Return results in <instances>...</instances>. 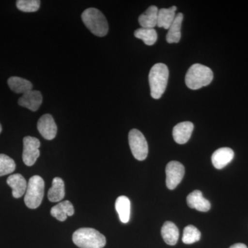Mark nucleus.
Listing matches in <instances>:
<instances>
[{
  "label": "nucleus",
  "instance_id": "1",
  "mask_svg": "<svg viewBox=\"0 0 248 248\" xmlns=\"http://www.w3.org/2000/svg\"><path fill=\"white\" fill-rule=\"evenodd\" d=\"M169 78V68L164 63H156L152 67L148 76L152 97L155 99L161 97L167 87Z\"/></svg>",
  "mask_w": 248,
  "mask_h": 248
},
{
  "label": "nucleus",
  "instance_id": "2",
  "mask_svg": "<svg viewBox=\"0 0 248 248\" xmlns=\"http://www.w3.org/2000/svg\"><path fill=\"white\" fill-rule=\"evenodd\" d=\"M73 243L80 248H103L107 244L104 235L97 230L79 228L73 235Z\"/></svg>",
  "mask_w": 248,
  "mask_h": 248
},
{
  "label": "nucleus",
  "instance_id": "3",
  "mask_svg": "<svg viewBox=\"0 0 248 248\" xmlns=\"http://www.w3.org/2000/svg\"><path fill=\"white\" fill-rule=\"evenodd\" d=\"M213 72L209 67L195 63L186 73V86L190 89H200L210 84L213 81Z\"/></svg>",
  "mask_w": 248,
  "mask_h": 248
},
{
  "label": "nucleus",
  "instance_id": "4",
  "mask_svg": "<svg viewBox=\"0 0 248 248\" xmlns=\"http://www.w3.org/2000/svg\"><path fill=\"white\" fill-rule=\"evenodd\" d=\"M81 19L89 31L98 37H104L108 32L107 18L99 10L89 8L81 14Z\"/></svg>",
  "mask_w": 248,
  "mask_h": 248
},
{
  "label": "nucleus",
  "instance_id": "5",
  "mask_svg": "<svg viewBox=\"0 0 248 248\" xmlns=\"http://www.w3.org/2000/svg\"><path fill=\"white\" fill-rule=\"evenodd\" d=\"M45 181L40 176L30 178L24 197V202L28 208L36 209L40 206L45 195Z\"/></svg>",
  "mask_w": 248,
  "mask_h": 248
},
{
  "label": "nucleus",
  "instance_id": "6",
  "mask_svg": "<svg viewBox=\"0 0 248 248\" xmlns=\"http://www.w3.org/2000/svg\"><path fill=\"white\" fill-rule=\"evenodd\" d=\"M128 142L134 157L139 161L146 159L148 154V143L144 135L138 130L133 129L128 134Z\"/></svg>",
  "mask_w": 248,
  "mask_h": 248
},
{
  "label": "nucleus",
  "instance_id": "7",
  "mask_svg": "<svg viewBox=\"0 0 248 248\" xmlns=\"http://www.w3.org/2000/svg\"><path fill=\"white\" fill-rule=\"evenodd\" d=\"M22 159L24 164L28 166H32L40 156V141L38 139L33 137H25L23 140Z\"/></svg>",
  "mask_w": 248,
  "mask_h": 248
},
{
  "label": "nucleus",
  "instance_id": "8",
  "mask_svg": "<svg viewBox=\"0 0 248 248\" xmlns=\"http://www.w3.org/2000/svg\"><path fill=\"white\" fill-rule=\"evenodd\" d=\"M166 174L168 188L174 190L182 182L185 174V168L179 161H170L166 166Z\"/></svg>",
  "mask_w": 248,
  "mask_h": 248
},
{
  "label": "nucleus",
  "instance_id": "9",
  "mask_svg": "<svg viewBox=\"0 0 248 248\" xmlns=\"http://www.w3.org/2000/svg\"><path fill=\"white\" fill-rule=\"evenodd\" d=\"M37 129L41 135L46 140H53L58 133V126L53 116L50 114H45L40 117L37 122Z\"/></svg>",
  "mask_w": 248,
  "mask_h": 248
},
{
  "label": "nucleus",
  "instance_id": "10",
  "mask_svg": "<svg viewBox=\"0 0 248 248\" xmlns=\"http://www.w3.org/2000/svg\"><path fill=\"white\" fill-rule=\"evenodd\" d=\"M42 102L43 97L42 93L38 91H31L23 94L22 97L18 100V104L20 107L27 108L32 112H35L40 108Z\"/></svg>",
  "mask_w": 248,
  "mask_h": 248
},
{
  "label": "nucleus",
  "instance_id": "11",
  "mask_svg": "<svg viewBox=\"0 0 248 248\" xmlns=\"http://www.w3.org/2000/svg\"><path fill=\"white\" fill-rule=\"evenodd\" d=\"M193 130L194 124L192 122H181L173 128V138L176 143L184 144L190 140Z\"/></svg>",
  "mask_w": 248,
  "mask_h": 248
},
{
  "label": "nucleus",
  "instance_id": "12",
  "mask_svg": "<svg viewBox=\"0 0 248 248\" xmlns=\"http://www.w3.org/2000/svg\"><path fill=\"white\" fill-rule=\"evenodd\" d=\"M234 153L231 148H221L217 150L212 156V162L217 169H222L230 164L234 158Z\"/></svg>",
  "mask_w": 248,
  "mask_h": 248
},
{
  "label": "nucleus",
  "instance_id": "13",
  "mask_svg": "<svg viewBox=\"0 0 248 248\" xmlns=\"http://www.w3.org/2000/svg\"><path fill=\"white\" fill-rule=\"evenodd\" d=\"M187 204L190 208L206 213L211 208L210 202L204 198L200 190H195L187 197Z\"/></svg>",
  "mask_w": 248,
  "mask_h": 248
},
{
  "label": "nucleus",
  "instance_id": "14",
  "mask_svg": "<svg viewBox=\"0 0 248 248\" xmlns=\"http://www.w3.org/2000/svg\"><path fill=\"white\" fill-rule=\"evenodd\" d=\"M7 184L12 188L14 198H20L26 193L28 184L22 174H11L8 177Z\"/></svg>",
  "mask_w": 248,
  "mask_h": 248
},
{
  "label": "nucleus",
  "instance_id": "15",
  "mask_svg": "<svg viewBox=\"0 0 248 248\" xmlns=\"http://www.w3.org/2000/svg\"><path fill=\"white\" fill-rule=\"evenodd\" d=\"M74 213V207L69 201L60 202L50 210L52 216L60 221H66L67 217L73 216Z\"/></svg>",
  "mask_w": 248,
  "mask_h": 248
},
{
  "label": "nucleus",
  "instance_id": "16",
  "mask_svg": "<svg viewBox=\"0 0 248 248\" xmlns=\"http://www.w3.org/2000/svg\"><path fill=\"white\" fill-rule=\"evenodd\" d=\"M159 9L156 6H151L139 17V23L141 28L155 29L157 26Z\"/></svg>",
  "mask_w": 248,
  "mask_h": 248
},
{
  "label": "nucleus",
  "instance_id": "17",
  "mask_svg": "<svg viewBox=\"0 0 248 248\" xmlns=\"http://www.w3.org/2000/svg\"><path fill=\"white\" fill-rule=\"evenodd\" d=\"M183 19H184V15L181 13L176 15V17L170 27L169 32L166 35V40L169 44L178 43L180 41L182 37L181 29H182Z\"/></svg>",
  "mask_w": 248,
  "mask_h": 248
},
{
  "label": "nucleus",
  "instance_id": "18",
  "mask_svg": "<svg viewBox=\"0 0 248 248\" xmlns=\"http://www.w3.org/2000/svg\"><path fill=\"white\" fill-rule=\"evenodd\" d=\"M161 236L166 244L170 246H174L177 244L179 239V229L172 222H165L161 228Z\"/></svg>",
  "mask_w": 248,
  "mask_h": 248
},
{
  "label": "nucleus",
  "instance_id": "19",
  "mask_svg": "<svg viewBox=\"0 0 248 248\" xmlns=\"http://www.w3.org/2000/svg\"><path fill=\"white\" fill-rule=\"evenodd\" d=\"M65 197L64 182L61 178H54L52 187L48 192V199L50 202H61Z\"/></svg>",
  "mask_w": 248,
  "mask_h": 248
},
{
  "label": "nucleus",
  "instance_id": "20",
  "mask_svg": "<svg viewBox=\"0 0 248 248\" xmlns=\"http://www.w3.org/2000/svg\"><path fill=\"white\" fill-rule=\"evenodd\" d=\"M115 209L120 217V221L127 223L130 220V202L125 196H120L115 202Z\"/></svg>",
  "mask_w": 248,
  "mask_h": 248
},
{
  "label": "nucleus",
  "instance_id": "21",
  "mask_svg": "<svg viewBox=\"0 0 248 248\" xmlns=\"http://www.w3.org/2000/svg\"><path fill=\"white\" fill-rule=\"evenodd\" d=\"M8 84L10 89L16 93H25L32 91V84L29 80L19 77H11L8 79Z\"/></svg>",
  "mask_w": 248,
  "mask_h": 248
},
{
  "label": "nucleus",
  "instance_id": "22",
  "mask_svg": "<svg viewBox=\"0 0 248 248\" xmlns=\"http://www.w3.org/2000/svg\"><path fill=\"white\" fill-rule=\"evenodd\" d=\"M177 8L172 6L169 9H161L158 13L157 27L164 28L169 30L171 24H172L174 18L176 17V11Z\"/></svg>",
  "mask_w": 248,
  "mask_h": 248
},
{
  "label": "nucleus",
  "instance_id": "23",
  "mask_svg": "<svg viewBox=\"0 0 248 248\" xmlns=\"http://www.w3.org/2000/svg\"><path fill=\"white\" fill-rule=\"evenodd\" d=\"M135 37L143 40L148 46L155 45L157 40V33L155 29L141 28L135 31Z\"/></svg>",
  "mask_w": 248,
  "mask_h": 248
},
{
  "label": "nucleus",
  "instance_id": "24",
  "mask_svg": "<svg viewBox=\"0 0 248 248\" xmlns=\"http://www.w3.org/2000/svg\"><path fill=\"white\" fill-rule=\"evenodd\" d=\"M14 160L6 155L0 154V177L11 174L16 170Z\"/></svg>",
  "mask_w": 248,
  "mask_h": 248
},
{
  "label": "nucleus",
  "instance_id": "25",
  "mask_svg": "<svg viewBox=\"0 0 248 248\" xmlns=\"http://www.w3.org/2000/svg\"><path fill=\"white\" fill-rule=\"evenodd\" d=\"M201 239L200 231L192 225L186 226L184 230L182 241L185 244H192Z\"/></svg>",
  "mask_w": 248,
  "mask_h": 248
},
{
  "label": "nucleus",
  "instance_id": "26",
  "mask_svg": "<svg viewBox=\"0 0 248 248\" xmlns=\"http://www.w3.org/2000/svg\"><path fill=\"white\" fill-rule=\"evenodd\" d=\"M40 3L39 0H18L16 6L22 12L33 13L40 9Z\"/></svg>",
  "mask_w": 248,
  "mask_h": 248
},
{
  "label": "nucleus",
  "instance_id": "27",
  "mask_svg": "<svg viewBox=\"0 0 248 248\" xmlns=\"http://www.w3.org/2000/svg\"><path fill=\"white\" fill-rule=\"evenodd\" d=\"M230 248H248V247L244 244H236L231 246Z\"/></svg>",
  "mask_w": 248,
  "mask_h": 248
},
{
  "label": "nucleus",
  "instance_id": "28",
  "mask_svg": "<svg viewBox=\"0 0 248 248\" xmlns=\"http://www.w3.org/2000/svg\"><path fill=\"white\" fill-rule=\"evenodd\" d=\"M1 131H2V127H1V124H0V134H1Z\"/></svg>",
  "mask_w": 248,
  "mask_h": 248
}]
</instances>
